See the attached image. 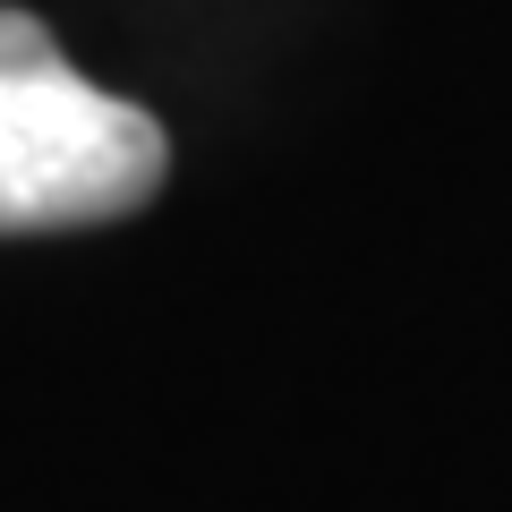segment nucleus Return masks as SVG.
Returning <instances> with one entry per match:
<instances>
[{
	"instance_id": "2",
	"label": "nucleus",
	"mask_w": 512,
	"mask_h": 512,
	"mask_svg": "<svg viewBox=\"0 0 512 512\" xmlns=\"http://www.w3.org/2000/svg\"><path fill=\"white\" fill-rule=\"evenodd\" d=\"M0 60H60V43L35 9H0Z\"/></svg>"
},
{
	"instance_id": "1",
	"label": "nucleus",
	"mask_w": 512,
	"mask_h": 512,
	"mask_svg": "<svg viewBox=\"0 0 512 512\" xmlns=\"http://www.w3.org/2000/svg\"><path fill=\"white\" fill-rule=\"evenodd\" d=\"M171 137L146 103L86 86L69 60H0V231H86L154 205Z\"/></svg>"
}]
</instances>
